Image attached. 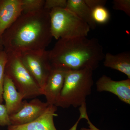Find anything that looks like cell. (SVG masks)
Instances as JSON below:
<instances>
[{
	"label": "cell",
	"mask_w": 130,
	"mask_h": 130,
	"mask_svg": "<svg viewBox=\"0 0 130 130\" xmlns=\"http://www.w3.org/2000/svg\"><path fill=\"white\" fill-rule=\"evenodd\" d=\"M45 0H21L22 14L36 12L44 9Z\"/></svg>",
	"instance_id": "15"
},
{
	"label": "cell",
	"mask_w": 130,
	"mask_h": 130,
	"mask_svg": "<svg viewBox=\"0 0 130 130\" xmlns=\"http://www.w3.org/2000/svg\"><path fill=\"white\" fill-rule=\"evenodd\" d=\"M22 13L21 0H0V37Z\"/></svg>",
	"instance_id": "10"
},
{
	"label": "cell",
	"mask_w": 130,
	"mask_h": 130,
	"mask_svg": "<svg viewBox=\"0 0 130 130\" xmlns=\"http://www.w3.org/2000/svg\"><path fill=\"white\" fill-rule=\"evenodd\" d=\"M57 110L55 105H49L44 112L34 121L22 125L8 126V130H58L54 122V118L58 116Z\"/></svg>",
	"instance_id": "11"
},
{
	"label": "cell",
	"mask_w": 130,
	"mask_h": 130,
	"mask_svg": "<svg viewBox=\"0 0 130 130\" xmlns=\"http://www.w3.org/2000/svg\"><path fill=\"white\" fill-rule=\"evenodd\" d=\"M112 3L114 9L122 11L128 16H130V0H114Z\"/></svg>",
	"instance_id": "19"
},
{
	"label": "cell",
	"mask_w": 130,
	"mask_h": 130,
	"mask_svg": "<svg viewBox=\"0 0 130 130\" xmlns=\"http://www.w3.org/2000/svg\"><path fill=\"white\" fill-rule=\"evenodd\" d=\"M79 112L80 115L78 120L71 128H70L69 130H77V127L79 120L83 119H85L87 120V123L89 125V128L83 127V128H81L80 130H101L97 128L95 125H94L89 118L88 115L87 113V110H86V103H84L79 108Z\"/></svg>",
	"instance_id": "17"
},
{
	"label": "cell",
	"mask_w": 130,
	"mask_h": 130,
	"mask_svg": "<svg viewBox=\"0 0 130 130\" xmlns=\"http://www.w3.org/2000/svg\"><path fill=\"white\" fill-rule=\"evenodd\" d=\"M7 54L5 51H3L0 54V103L2 104L3 85L5 76V68L7 61Z\"/></svg>",
	"instance_id": "18"
},
{
	"label": "cell",
	"mask_w": 130,
	"mask_h": 130,
	"mask_svg": "<svg viewBox=\"0 0 130 130\" xmlns=\"http://www.w3.org/2000/svg\"><path fill=\"white\" fill-rule=\"evenodd\" d=\"M103 48L95 38L87 37L60 39L49 51L52 66L71 70L97 69L105 57Z\"/></svg>",
	"instance_id": "2"
},
{
	"label": "cell",
	"mask_w": 130,
	"mask_h": 130,
	"mask_svg": "<svg viewBox=\"0 0 130 130\" xmlns=\"http://www.w3.org/2000/svg\"><path fill=\"white\" fill-rule=\"evenodd\" d=\"M103 64L106 67L122 72L130 79V53L124 52L116 55L105 54Z\"/></svg>",
	"instance_id": "13"
},
{
	"label": "cell",
	"mask_w": 130,
	"mask_h": 130,
	"mask_svg": "<svg viewBox=\"0 0 130 130\" xmlns=\"http://www.w3.org/2000/svg\"><path fill=\"white\" fill-rule=\"evenodd\" d=\"M7 54L5 74L11 79L24 99H31L43 95V91L22 63L19 54Z\"/></svg>",
	"instance_id": "5"
},
{
	"label": "cell",
	"mask_w": 130,
	"mask_h": 130,
	"mask_svg": "<svg viewBox=\"0 0 130 130\" xmlns=\"http://www.w3.org/2000/svg\"><path fill=\"white\" fill-rule=\"evenodd\" d=\"M93 71L89 68L68 70L55 105L65 108L71 106L80 107L85 103L86 98L91 93L94 84Z\"/></svg>",
	"instance_id": "3"
},
{
	"label": "cell",
	"mask_w": 130,
	"mask_h": 130,
	"mask_svg": "<svg viewBox=\"0 0 130 130\" xmlns=\"http://www.w3.org/2000/svg\"><path fill=\"white\" fill-rule=\"evenodd\" d=\"M84 1L91 10L99 6H105L107 1L106 0H84Z\"/></svg>",
	"instance_id": "22"
},
{
	"label": "cell",
	"mask_w": 130,
	"mask_h": 130,
	"mask_svg": "<svg viewBox=\"0 0 130 130\" xmlns=\"http://www.w3.org/2000/svg\"><path fill=\"white\" fill-rule=\"evenodd\" d=\"M67 0H45L44 9L50 11L56 8H66Z\"/></svg>",
	"instance_id": "20"
},
{
	"label": "cell",
	"mask_w": 130,
	"mask_h": 130,
	"mask_svg": "<svg viewBox=\"0 0 130 130\" xmlns=\"http://www.w3.org/2000/svg\"><path fill=\"white\" fill-rule=\"evenodd\" d=\"M18 54L22 63L43 92L52 69L49 51H29Z\"/></svg>",
	"instance_id": "6"
},
{
	"label": "cell",
	"mask_w": 130,
	"mask_h": 130,
	"mask_svg": "<svg viewBox=\"0 0 130 130\" xmlns=\"http://www.w3.org/2000/svg\"><path fill=\"white\" fill-rule=\"evenodd\" d=\"M52 67L43 90V95L49 105L55 104L64 85L66 74L70 70L66 68Z\"/></svg>",
	"instance_id": "9"
},
{
	"label": "cell",
	"mask_w": 130,
	"mask_h": 130,
	"mask_svg": "<svg viewBox=\"0 0 130 130\" xmlns=\"http://www.w3.org/2000/svg\"><path fill=\"white\" fill-rule=\"evenodd\" d=\"M4 51V47H3V43L1 37H0V54Z\"/></svg>",
	"instance_id": "23"
},
{
	"label": "cell",
	"mask_w": 130,
	"mask_h": 130,
	"mask_svg": "<svg viewBox=\"0 0 130 130\" xmlns=\"http://www.w3.org/2000/svg\"><path fill=\"white\" fill-rule=\"evenodd\" d=\"M96 90L99 92L107 91L118 96L123 102L130 104V79L115 81L103 75L96 83Z\"/></svg>",
	"instance_id": "8"
},
{
	"label": "cell",
	"mask_w": 130,
	"mask_h": 130,
	"mask_svg": "<svg viewBox=\"0 0 130 130\" xmlns=\"http://www.w3.org/2000/svg\"><path fill=\"white\" fill-rule=\"evenodd\" d=\"M91 11L93 19L96 24H104L109 21L110 13L105 6H99L93 8Z\"/></svg>",
	"instance_id": "16"
},
{
	"label": "cell",
	"mask_w": 130,
	"mask_h": 130,
	"mask_svg": "<svg viewBox=\"0 0 130 130\" xmlns=\"http://www.w3.org/2000/svg\"><path fill=\"white\" fill-rule=\"evenodd\" d=\"M3 98L9 116L18 111L22 106L23 96L17 90L13 82L5 74Z\"/></svg>",
	"instance_id": "12"
},
{
	"label": "cell",
	"mask_w": 130,
	"mask_h": 130,
	"mask_svg": "<svg viewBox=\"0 0 130 130\" xmlns=\"http://www.w3.org/2000/svg\"><path fill=\"white\" fill-rule=\"evenodd\" d=\"M66 8L86 23L90 29H95L96 28L97 24L93 19L92 11L84 0H68Z\"/></svg>",
	"instance_id": "14"
},
{
	"label": "cell",
	"mask_w": 130,
	"mask_h": 130,
	"mask_svg": "<svg viewBox=\"0 0 130 130\" xmlns=\"http://www.w3.org/2000/svg\"><path fill=\"white\" fill-rule=\"evenodd\" d=\"M48 106L46 102L37 98L29 102L23 101L18 111L9 116L11 125H22L34 121L44 112Z\"/></svg>",
	"instance_id": "7"
},
{
	"label": "cell",
	"mask_w": 130,
	"mask_h": 130,
	"mask_svg": "<svg viewBox=\"0 0 130 130\" xmlns=\"http://www.w3.org/2000/svg\"><path fill=\"white\" fill-rule=\"evenodd\" d=\"M49 14L51 35L56 40L88 36L89 26L66 8L51 9Z\"/></svg>",
	"instance_id": "4"
},
{
	"label": "cell",
	"mask_w": 130,
	"mask_h": 130,
	"mask_svg": "<svg viewBox=\"0 0 130 130\" xmlns=\"http://www.w3.org/2000/svg\"><path fill=\"white\" fill-rule=\"evenodd\" d=\"M11 125L9 115L5 105L0 103V125L8 126Z\"/></svg>",
	"instance_id": "21"
},
{
	"label": "cell",
	"mask_w": 130,
	"mask_h": 130,
	"mask_svg": "<svg viewBox=\"0 0 130 130\" xmlns=\"http://www.w3.org/2000/svg\"><path fill=\"white\" fill-rule=\"evenodd\" d=\"M50 11L22 14L2 36L6 53L45 50L53 38Z\"/></svg>",
	"instance_id": "1"
}]
</instances>
